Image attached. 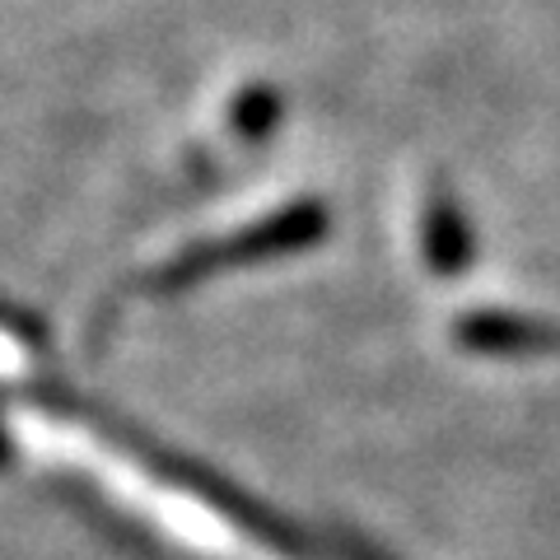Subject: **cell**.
I'll return each mask as SVG.
<instances>
[{"instance_id":"cell-2","label":"cell","mask_w":560,"mask_h":560,"mask_svg":"<svg viewBox=\"0 0 560 560\" xmlns=\"http://www.w3.org/2000/svg\"><path fill=\"white\" fill-rule=\"evenodd\" d=\"M420 248H425L430 267L440 276H458L471 257V234H467V220L458 201L448 191H434L430 206H425V230H420Z\"/></svg>"},{"instance_id":"cell-3","label":"cell","mask_w":560,"mask_h":560,"mask_svg":"<svg viewBox=\"0 0 560 560\" xmlns=\"http://www.w3.org/2000/svg\"><path fill=\"white\" fill-rule=\"evenodd\" d=\"M463 341L481 346V350H537V346H551L556 337L541 331L533 323H518V318H467L463 323Z\"/></svg>"},{"instance_id":"cell-1","label":"cell","mask_w":560,"mask_h":560,"mask_svg":"<svg viewBox=\"0 0 560 560\" xmlns=\"http://www.w3.org/2000/svg\"><path fill=\"white\" fill-rule=\"evenodd\" d=\"M327 234V215L318 201H304V206H290L280 215L253 224L234 238H215V243H201V248L183 253L173 267L160 276V285H183V280H197L210 276L220 267H238V261H257V257H276V253H294V248H308Z\"/></svg>"},{"instance_id":"cell-4","label":"cell","mask_w":560,"mask_h":560,"mask_svg":"<svg viewBox=\"0 0 560 560\" xmlns=\"http://www.w3.org/2000/svg\"><path fill=\"white\" fill-rule=\"evenodd\" d=\"M276 121H280V98L276 90H248V94H238L234 103V131L243 140H261V136H271L276 131Z\"/></svg>"}]
</instances>
